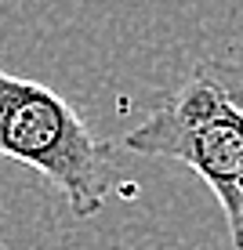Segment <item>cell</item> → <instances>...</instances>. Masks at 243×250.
<instances>
[{"mask_svg": "<svg viewBox=\"0 0 243 250\" xmlns=\"http://www.w3.org/2000/svg\"><path fill=\"white\" fill-rule=\"evenodd\" d=\"M0 156L40 170L76 218L98 214L112 188L109 145L58 91L15 73H0Z\"/></svg>", "mask_w": 243, "mask_h": 250, "instance_id": "obj_1", "label": "cell"}, {"mask_svg": "<svg viewBox=\"0 0 243 250\" xmlns=\"http://www.w3.org/2000/svg\"><path fill=\"white\" fill-rule=\"evenodd\" d=\"M127 152L181 160L218 196L232 247L243 250V87L199 73L163 109L124 134Z\"/></svg>", "mask_w": 243, "mask_h": 250, "instance_id": "obj_2", "label": "cell"}]
</instances>
